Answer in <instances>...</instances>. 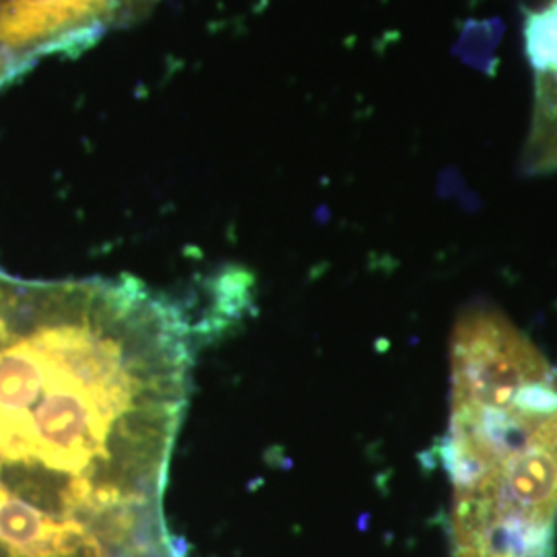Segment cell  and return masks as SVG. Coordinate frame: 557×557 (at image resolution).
Returning a JSON list of instances; mask_svg holds the SVG:
<instances>
[{
  "instance_id": "6da1fadb",
  "label": "cell",
  "mask_w": 557,
  "mask_h": 557,
  "mask_svg": "<svg viewBox=\"0 0 557 557\" xmlns=\"http://www.w3.org/2000/svg\"><path fill=\"white\" fill-rule=\"evenodd\" d=\"M188 372L135 283L0 275V492L112 557H168L161 487Z\"/></svg>"
},
{
  "instance_id": "277c9868",
  "label": "cell",
  "mask_w": 557,
  "mask_h": 557,
  "mask_svg": "<svg viewBox=\"0 0 557 557\" xmlns=\"http://www.w3.org/2000/svg\"><path fill=\"white\" fill-rule=\"evenodd\" d=\"M120 7H122V11L126 13V15H131V13H135L137 9H140L145 2H149V0H119Z\"/></svg>"
},
{
  "instance_id": "7a4b0ae2",
  "label": "cell",
  "mask_w": 557,
  "mask_h": 557,
  "mask_svg": "<svg viewBox=\"0 0 557 557\" xmlns=\"http://www.w3.org/2000/svg\"><path fill=\"white\" fill-rule=\"evenodd\" d=\"M122 17L119 0H0V48L21 54L60 48Z\"/></svg>"
},
{
  "instance_id": "3957f363",
  "label": "cell",
  "mask_w": 557,
  "mask_h": 557,
  "mask_svg": "<svg viewBox=\"0 0 557 557\" xmlns=\"http://www.w3.org/2000/svg\"><path fill=\"white\" fill-rule=\"evenodd\" d=\"M522 34L535 83L522 168L531 176L552 174L557 172V0H537L529 7Z\"/></svg>"
}]
</instances>
